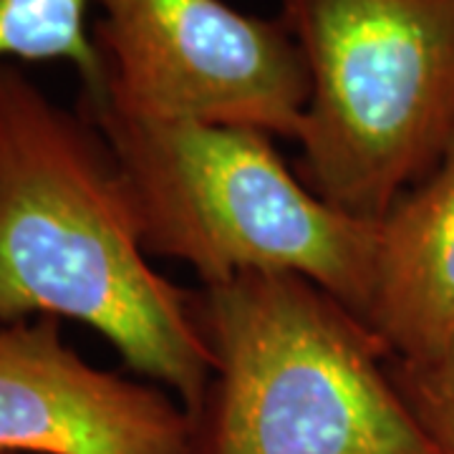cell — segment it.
<instances>
[{
	"mask_svg": "<svg viewBox=\"0 0 454 454\" xmlns=\"http://www.w3.org/2000/svg\"><path fill=\"white\" fill-rule=\"evenodd\" d=\"M391 373L437 452L454 454V356L437 364L391 358Z\"/></svg>",
	"mask_w": 454,
	"mask_h": 454,
	"instance_id": "cell-9",
	"label": "cell"
},
{
	"mask_svg": "<svg viewBox=\"0 0 454 454\" xmlns=\"http://www.w3.org/2000/svg\"><path fill=\"white\" fill-rule=\"evenodd\" d=\"M0 454H5V452H0Z\"/></svg>",
	"mask_w": 454,
	"mask_h": 454,
	"instance_id": "cell-10",
	"label": "cell"
},
{
	"mask_svg": "<svg viewBox=\"0 0 454 454\" xmlns=\"http://www.w3.org/2000/svg\"><path fill=\"white\" fill-rule=\"evenodd\" d=\"M175 394L91 366L53 316L0 325V452L182 454Z\"/></svg>",
	"mask_w": 454,
	"mask_h": 454,
	"instance_id": "cell-6",
	"label": "cell"
},
{
	"mask_svg": "<svg viewBox=\"0 0 454 454\" xmlns=\"http://www.w3.org/2000/svg\"><path fill=\"white\" fill-rule=\"evenodd\" d=\"M98 83L86 106L298 139L309 71L283 20L225 0H94Z\"/></svg>",
	"mask_w": 454,
	"mask_h": 454,
	"instance_id": "cell-5",
	"label": "cell"
},
{
	"mask_svg": "<svg viewBox=\"0 0 454 454\" xmlns=\"http://www.w3.org/2000/svg\"><path fill=\"white\" fill-rule=\"evenodd\" d=\"M210 376L182 454H439L391 354L333 293L295 273L192 291Z\"/></svg>",
	"mask_w": 454,
	"mask_h": 454,
	"instance_id": "cell-2",
	"label": "cell"
},
{
	"mask_svg": "<svg viewBox=\"0 0 454 454\" xmlns=\"http://www.w3.org/2000/svg\"><path fill=\"white\" fill-rule=\"evenodd\" d=\"M82 109L124 175L149 258L187 262L200 286L295 273L364 313L376 223L316 195L270 134Z\"/></svg>",
	"mask_w": 454,
	"mask_h": 454,
	"instance_id": "cell-3",
	"label": "cell"
},
{
	"mask_svg": "<svg viewBox=\"0 0 454 454\" xmlns=\"http://www.w3.org/2000/svg\"><path fill=\"white\" fill-rule=\"evenodd\" d=\"M361 318L394 361L454 356V139L442 162L376 220Z\"/></svg>",
	"mask_w": 454,
	"mask_h": 454,
	"instance_id": "cell-7",
	"label": "cell"
},
{
	"mask_svg": "<svg viewBox=\"0 0 454 454\" xmlns=\"http://www.w3.org/2000/svg\"><path fill=\"white\" fill-rule=\"evenodd\" d=\"M94 328L192 411L210 376L192 291L149 265L134 200L91 116L0 64V325Z\"/></svg>",
	"mask_w": 454,
	"mask_h": 454,
	"instance_id": "cell-1",
	"label": "cell"
},
{
	"mask_svg": "<svg viewBox=\"0 0 454 454\" xmlns=\"http://www.w3.org/2000/svg\"><path fill=\"white\" fill-rule=\"evenodd\" d=\"M94 0H0V64L66 61L83 94L98 83V51L86 23Z\"/></svg>",
	"mask_w": 454,
	"mask_h": 454,
	"instance_id": "cell-8",
	"label": "cell"
},
{
	"mask_svg": "<svg viewBox=\"0 0 454 454\" xmlns=\"http://www.w3.org/2000/svg\"><path fill=\"white\" fill-rule=\"evenodd\" d=\"M309 71L298 177L376 223L454 139V0H280Z\"/></svg>",
	"mask_w": 454,
	"mask_h": 454,
	"instance_id": "cell-4",
	"label": "cell"
}]
</instances>
